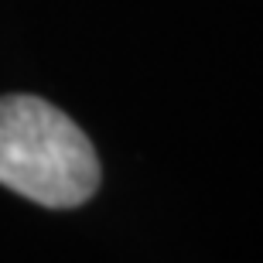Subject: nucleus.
<instances>
[{"mask_svg": "<svg viewBox=\"0 0 263 263\" xmlns=\"http://www.w3.org/2000/svg\"><path fill=\"white\" fill-rule=\"evenodd\" d=\"M0 185L45 209H76L96 195L99 157L59 106L38 96H4Z\"/></svg>", "mask_w": 263, "mask_h": 263, "instance_id": "obj_1", "label": "nucleus"}]
</instances>
